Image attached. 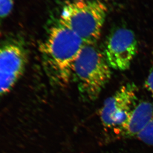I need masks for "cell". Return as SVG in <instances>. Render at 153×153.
Listing matches in <instances>:
<instances>
[{"label":"cell","instance_id":"2","mask_svg":"<svg viewBox=\"0 0 153 153\" xmlns=\"http://www.w3.org/2000/svg\"><path fill=\"white\" fill-rule=\"evenodd\" d=\"M108 8L98 0H74L64 5L59 23L70 28L85 44L94 45L100 37Z\"/></svg>","mask_w":153,"mask_h":153},{"label":"cell","instance_id":"4","mask_svg":"<svg viewBox=\"0 0 153 153\" xmlns=\"http://www.w3.org/2000/svg\"><path fill=\"white\" fill-rule=\"evenodd\" d=\"M137 87L133 83L123 85L105 102L100 111L105 128L122 135L136 100Z\"/></svg>","mask_w":153,"mask_h":153},{"label":"cell","instance_id":"7","mask_svg":"<svg viewBox=\"0 0 153 153\" xmlns=\"http://www.w3.org/2000/svg\"><path fill=\"white\" fill-rule=\"evenodd\" d=\"M153 117V103L148 101L140 102L133 109L122 135L136 137Z\"/></svg>","mask_w":153,"mask_h":153},{"label":"cell","instance_id":"9","mask_svg":"<svg viewBox=\"0 0 153 153\" xmlns=\"http://www.w3.org/2000/svg\"><path fill=\"white\" fill-rule=\"evenodd\" d=\"M13 0H0V19L6 18L13 10Z\"/></svg>","mask_w":153,"mask_h":153},{"label":"cell","instance_id":"5","mask_svg":"<svg viewBox=\"0 0 153 153\" xmlns=\"http://www.w3.org/2000/svg\"><path fill=\"white\" fill-rule=\"evenodd\" d=\"M137 41L131 30H116L108 38L103 54L111 68L125 71L129 68L137 53Z\"/></svg>","mask_w":153,"mask_h":153},{"label":"cell","instance_id":"3","mask_svg":"<svg viewBox=\"0 0 153 153\" xmlns=\"http://www.w3.org/2000/svg\"><path fill=\"white\" fill-rule=\"evenodd\" d=\"M104 54L94 45L85 44L74 64L73 74L81 97L94 101L99 97L111 75Z\"/></svg>","mask_w":153,"mask_h":153},{"label":"cell","instance_id":"1","mask_svg":"<svg viewBox=\"0 0 153 153\" xmlns=\"http://www.w3.org/2000/svg\"><path fill=\"white\" fill-rule=\"evenodd\" d=\"M85 45L78 34L60 23L50 29L40 49L55 84L60 87L68 85L75 62Z\"/></svg>","mask_w":153,"mask_h":153},{"label":"cell","instance_id":"8","mask_svg":"<svg viewBox=\"0 0 153 153\" xmlns=\"http://www.w3.org/2000/svg\"><path fill=\"white\" fill-rule=\"evenodd\" d=\"M136 137L146 144L153 146V117Z\"/></svg>","mask_w":153,"mask_h":153},{"label":"cell","instance_id":"6","mask_svg":"<svg viewBox=\"0 0 153 153\" xmlns=\"http://www.w3.org/2000/svg\"><path fill=\"white\" fill-rule=\"evenodd\" d=\"M27 60L23 46L9 42L0 46V95L10 91L23 73Z\"/></svg>","mask_w":153,"mask_h":153},{"label":"cell","instance_id":"10","mask_svg":"<svg viewBox=\"0 0 153 153\" xmlns=\"http://www.w3.org/2000/svg\"><path fill=\"white\" fill-rule=\"evenodd\" d=\"M145 86L146 89L150 93L151 95L153 98V67L146 79Z\"/></svg>","mask_w":153,"mask_h":153}]
</instances>
